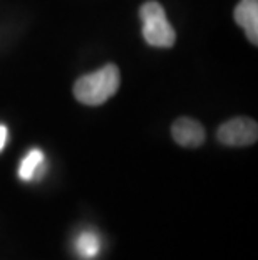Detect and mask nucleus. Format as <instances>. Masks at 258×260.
<instances>
[{"label":"nucleus","mask_w":258,"mask_h":260,"mask_svg":"<svg viewBox=\"0 0 258 260\" xmlns=\"http://www.w3.org/2000/svg\"><path fill=\"white\" fill-rule=\"evenodd\" d=\"M173 140L178 143L179 146L185 148H198L206 140L205 128L198 123V121L191 118H179L174 121L171 128Z\"/></svg>","instance_id":"20e7f679"},{"label":"nucleus","mask_w":258,"mask_h":260,"mask_svg":"<svg viewBox=\"0 0 258 260\" xmlns=\"http://www.w3.org/2000/svg\"><path fill=\"white\" fill-rule=\"evenodd\" d=\"M258 138V126L250 118H233L218 128V141L227 146H248Z\"/></svg>","instance_id":"7ed1b4c3"},{"label":"nucleus","mask_w":258,"mask_h":260,"mask_svg":"<svg viewBox=\"0 0 258 260\" xmlns=\"http://www.w3.org/2000/svg\"><path fill=\"white\" fill-rule=\"evenodd\" d=\"M41 167H44V153L41 149H32V151L22 159V165L19 168L20 180H32L37 175V171H39Z\"/></svg>","instance_id":"423d86ee"},{"label":"nucleus","mask_w":258,"mask_h":260,"mask_svg":"<svg viewBox=\"0 0 258 260\" xmlns=\"http://www.w3.org/2000/svg\"><path fill=\"white\" fill-rule=\"evenodd\" d=\"M235 22L243 27L248 41L258 44V0H240L235 7Z\"/></svg>","instance_id":"39448f33"},{"label":"nucleus","mask_w":258,"mask_h":260,"mask_svg":"<svg viewBox=\"0 0 258 260\" xmlns=\"http://www.w3.org/2000/svg\"><path fill=\"white\" fill-rule=\"evenodd\" d=\"M121 74L118 66L106 64L99 71L82 76L74 84V98L86 106H99L119 89Z\"/></svg>","instance_id":"f257e3e1"},{"label":"nucleus","mask_w":258,"mask_h":260,"mask_svg":"<svg viewBox=\"0 0 258 260\" xmlns=\"http://www.w3.org/2000/svg\"><path fill=\"white\" fill-rule=\"evenodd\" d=\"M139 17L142 20V37L153 47H173L176 41L173 25L166 19L163 5L150 0L139 9Z\"/></svg>","instance_id":"f03ea898"},{"label":"nucleus","mask_w":258,"mask_h":260,"mask_svg":"<svg viewBox=\"0 0 258 260\" xmlns=\"http://www.w3.org/2000/svg\"><path fill=\"white\" fill-rule=\"evenodd\" d=\"M76 248H78L81 257L92 258L97 255V252H99L101 243H99V239L96 237V234H92V232H84V234L78 239Z\"/></svg>","instance_id":"0eeeda50"},{"label":"nucleus","mask_w":258,"mask_h":260,"mask_svg":"<svg viewBox=\"0 0 258 260\" xmlns=\"http://www.w3.org/2000/svg\"><path fill=\"white\" fill-rule=\"evenodd\" d=\"M5 141H7V128L4 124H0V151L4 149Z\"/></svg>","instance_id":"6e6552de"}]
</instances>
